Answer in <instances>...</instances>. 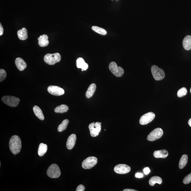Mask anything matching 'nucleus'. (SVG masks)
<instances>
[{
  "instance_id": "obj_26",
  "label": "nucleus",
  "mask_w": 191,
  "mask_h": 191,
  "mask_svg": "<svg viewBox=\"0 0 191 191\" xmlns=\"http://www.w3.org/2000/svg\"><path fill=\"white\" fill-rule=\"evenodd\" d=\"M69 123V121L68 119H66L63 120L62 123L58 126L57 129L58 131L61 132L67 129Z\"/></svg>"
},
{
  "instance_id": "obj_6",
  "label": "nucleus",
  "mask_w": 191,
  "mask_h": 191,
  "mask_svg": "<svg viewBox=\"0 0 191 191\" xmlns=\"http://www.w3.org/2000/svg\"><path fill=\"white\" fill-rule=\"evenodd\" d=\"M101 124L100 122H97L95 123L93 122L88 126L90 135L92 137H97L99 135L101 130Z\"/></svg>"
},
{
  "instance_id": "obj_31",
  "label": "nucleus",
  "mask_w": 191,
  "mask_h": 191,
  "mask_svg": "<svg viewBox=\"0 0 191 191\" xmlns=\"http://www.w3.org/2000/svg\"><path fill=\"white\" fill-rule=\"evenodd\" d=\"M85 187L84 185H80L76 189V191H84L85 190Z\"/></svg>"
},
{
  "instance_id": "obj_25",
  "label": "nucleus",
  "mask_w": 191,
  "mask_h": 191,
  "mask_svg": "<svg viewBox=\"0 0 191 191\" xmlns=\"http://www.w3.org/2000/svg\"><path fill=\"white\" fill-rule=\"evenodd\" d=\"M188 157L187 155H183L182 156L179 164V167L180 169H183L186 165L187 163Z\"/></svg>"
},
{
  "instance_id": "obj_27",
  "label": "nucleus",
  "mask_w": 191,
  "mask_h": 191,
  "mask_svg": "<svg viewBox=\"0 0 191 191\" xmlns=\"http://www.w3.org/2000/svg\"><path fill=\"white\" fill-rule=\"evenodd\" d=\"M92 29L95 32L100 34L105 35L107 34V32L105 29L98 26H93L92 27Z\"/></svg>"
},
{
  "instance_id": "obj_9",
  "label": "nucleus",
  "mask_w": 191,
  "mask_h": 191,
  "mask_svg": "<svg viewBox=\"0 0 191 191\" xmlns=\"http://www.w3.org/2000/svg\"><path fill=\"white\" fill-rule=\"evenodd\" d=\"M163 134V131L160 128L154 129L149 134L147 139L150 141H153L158 139L162 137Z\"/></svg>"
},
{
  "instance_id": "obj_33",
  "label": "nucleus",
  "mask_w": 191,
  "mask_h": 191,
  "mask_svg": "<svg viewBox=\"0 0 191 191\" xmlns=\"http://www.w3.org/2000/svg\"><path fill=\"white\" fill-rule=\"evenodd\" d=\"M135 177L139 178H142L143 177V175L142 173H137L135 174Z\"/></svg>"
},
{
  "instance_id": "obj_22",
  "label": "nucleus",
  "mask_w": 191,
  "mask_h": 191,
  "mask_svg": "<svg viewBox=\"0 0 191 191\" xmlns=\"http://www.w3.org/2000/svg\"><path fill=\"white\" fill-rule=\"evenodd\" d=\"M47 150V145L43 143H40L38 149V154L40 157H42L45 154Z\"/></svg>"
},
{
  "instance_id": "obj_37",
  "label": "nucleus",
  "mask_w": 191,
  "mask_h": 191,
  "mask_svg": "<svg viewBox=\"0 0 191 191\" xmlns=\"http://www.w3.org/2000/svg\"><path fill=\"white\" fill-rule=\"evenodd\" d=\"M190 93H191V88H190Z\"/></svg>"
},
{
  "instance_id": "obj_20",
  "label": "nucleus",
  "mask_w": 191,
  "mask_h": 191,
  "mask_svg": "<svg viewBox=\"0 0 191 191\" xmlns=\"http://www.w3.org/2000/svg\"><path fill=\"white\" fill-rule=\"evenodd\" d=\"M17 35L19 39L22 40L27 39L28 38L27 30L25 28H23L22 29L19 30Z\"/></svg>"
},
{
  "instance_id": "obj_15",
  "label": "nucleus",
  "mask_w": 191,
  "mask_h": 191,
  "mask_svg": "<svg viewBox=\"0 0 191 191\" xmlns=\"http://www.w3.org/2000/svg\"><path fill=\"white\" fill-rule=\"evenodd\" d=\"M48 38L47 35H40L38 38L39 45L42 47H47L49 44Z\"/></svg>"
},
{
  "instance_id": "obj_12",
  "label": "nucleus",
  "mask_w": 191,
  "mask_h": 191,
  "mask_svg": "<svg viewBox=\"0 0 191 191\" xmlns=\"http://www.w3.org/2000/svg\"><path fill=\"white\" fill-rule=\"evenodd\" d=\"M47 91L51 95L55 96H60L65 93V91L62 88L56 86H50L47 88Z\"/></svg>"
},
{
  "instance_id": "obj_29",
  "label": "nucleus",
  "mask_w": 191,
  "mask_h": 191,
  "mask_svg": "<svg viewBox=\"0 0 191 191\" xmlns=\"http://www.w3.org/2000/svg\"><path fill=\"white\" fill-rule=\"evenodd\" d=\"M6 77V71L3 69L0 70V81L1 82L4 80Z\"/></svg>"
},
{
  "instance_id": "obj_2",
  "label": "nucleus",
  "mask_w": 191,
  "mask_h": 191,
  "mask_svg": "<svg viewBox=\"0 0 191 191\" xmlns=\"http://www.w3.org/2000/svg\"><path fill=\"white\" fill-rule=\"evenodd\" d=\"M61 55L58 53L46 54L44 58V61L49 65H54L61 60Z\"/></svg>"
},
{
  "instance_id": "obj_30",
  "label": "nucleus",
  "mask_w": 191,
  "mask_h": 191,
  "mask_svg": "<svg viewBox=\"0 0 191 191\" xmlns=\"http://www.w3.org/2000/svg\"><path fill=\"white\" fill-rule=\"evenodd\" d=\"M191 182V173L187 175L184 178L183 180V183L185 185L188 184Z\"/></svg>"
},
{
  "instance_id": "obj_34",
  "label": "nucleus",
  "mask_w": 191,
  "mask_h": 191,
  "mask_svg": "<svg viewBox=\"0 0 191 191\" xmlns=\"http://www.w3.org/2000/svg\"><path fill=\"white\" fill-rule=\"evenodd\" d=\"M4 33V29L2 26L1 24H0V35H2Z\"/></svg>"
},
{
  "instance_id": "obj_17",
  "label": "nucleus",
  "mask_w": 191,
  "mask_h": 191,
  "mask_svg": "<svg viewBox=\"0 0 191 191\" xmlns=\"http://www.w3.org/2000/svg\"><path fill=\"white\" fill-rule=\"evenodd\" d=\"M169 153L166 150H157L154 152L153 155L156 158H165L168 156Z\"/></svg>"
},
{
  "instance_id": "obj_28",
  "label": "nucleus",
  "mask_w": 191,
  "mask_h": 191,
  "mask_svg": "<svg viewBox=\"0 0 191 191\" xmlns=\"http://www.w3.org/2000/svg\"><path fill=\"white\" fill-rule=\"evenodd\" d=\"M187 88L183 87L178 90L177 92V96L179 97H183L187 95Z\"/></svg>"
},
{
  "instance_id": "obj_11",
  "label": "nucleus",
  "mask_w": 191,
  "mask_h": 191,
  "mask_svg": "<svg viewBox=\"0 0 191 191\" xmlns=\"http://www.w3.org/2000/svg\"><path fill=\"white\" fill-rule=\"evenodd\" d=\"M130 171L131 167L126 164H118L114 168L115 172L119 174H126L130 172Z\"/></svg>"
},
{
  "instance_id": "obj_21",
  "label": "nucleus",
  "mask_w": 191,
  "mask_h": 191,
  "mask_svg": "<svg viewBox=\"0 0 191 191\" xmlns=\"http://www.w3.org/2000/svg\"><path fill=\"white\" fill-rule=\"evenodd\" d=\"M33 111L34 114L39 119L43 120L44 119V117L41 109L38 106H35L33 107Z\"/></svg>"
},
{
  "instance_id": "obj_32",
  "label": "nucleus",
  "mask_w": 191,
  "mask_h": 191,
  "mask_svg": "<svg viewBox=\"0 0 191 191\" xmlns=\"http://www.w3.org/2000/svg\"><path fill=\"white\" fill-rule=\"evenodd\" d=\"M143 172H144V174L145 175H148L149 174L150 172V169L149 168L146 167L144 169H143Z\"/></svg>"
},
{
  "instance_id": "obj_10",
  "label": "nucleus",
  "mask_w": 191,
  "mask_h": 191,
  "mask_svg": "<svg viewBox=\"0 0 191 191\" xmlns=\"http://www.w3.org/2000/svg\"><path fill=\"white\" fill-rule=\"evenodd\" d=\"M155 117L154 113L152 112L146 113L143 115L140 118V124L141 125L148 124L153 121Z\"/></svg>"
},
{
  "instance_id": "obj_13",
  "label": "nucleus",
  "mask_w": 191,
  "mask_h": 191,
  "mask_svg": "<svg viewBox=\"0 0 191 191\" xmlns=\"http://www.w3.org/2000/svg\"><path fill=\"white\" fill-rule=\"evenodd\" d=\"M77 137L75 134H72L69 136L67 139L66 146L67 148L69 150H71L75 146Z\"/></svg>"
},
{
  "instance_id": "obj_19",
  "label": "nucleus",
  "mask_w": 191,
  "mask_h": 191,
  "mask_svg": "<svg viewBox=\"0 0 191 191\" xmlns=\"http://www.w3.org/2000/svg\"><path fill=\"white\" fill-rule=\"evenodd\" d=\"M96 86L95 84H92L88 87L86 93V97L87 98H91L94 94L96 90Z\"/></svg>"
},
{
  "instance_id": "obj_38",
  "label": "nucleus",
  "mask_w": 191,
  "mask_h": 191,
  "mask_svg": "<svg viewBox=\"0 0 191 191\" xmlns=\"http://www.w3.org/2000/svg\"><path fill=\"white\" fill-rule=\"evenodd\" d=\"M112 1H113V0H112Z\"/></svg>"
},
{
  "instance_id": "obj_1",
  "label": "nucleus",
  "mask_w": 191,
  "mask_h": 191,
  "mask_svg": "<svg viewBox=\"0 0 191 191\" xmlns=\"http://www.w3.org/2000/svg\"><path fill=\"white\" fill-rule=\"evenodd\" d=\"M22 147L21 140L18 136L14 135L11 138L9 141V148L11 152L14 155L20 152Z\"/></svg>"
},
{
  "instance_id": "obj_4",
  "label": "nucleus",
  "mask_w": 191,
  "mask_h": 191,
  "mask_svg": "<svg viewBox=\"0 0 191 191\" xmlns=\"http://www.w3.org/2000/svg\"><path fill=\"white\" fill-rule=\"evenodd\" d=\"M4 103L10 107H17L20 102V100L17 97L10 95H5L1 99Z\"/></svg>"
},
{
  "instance_id": "obj_18",
  "label": "nucleus",
  "mask_w": 191,
  "mask_h": 191,
  "mask_svg": "<svg viewBox=\"0 0 191 191\" xmlns=\"http://www.w3.org/2000/svg\"><path fill=\"white\" fill-rule=\"evenodd\" d=\"M183 45L186 50H189L191 49V36L187 35L185 37L183 41Z\"/></svg>"
},
{
  "instance_id": "obj_16",
  "label": "nucleus",
  "mask_w": 191,
  "mask_h": 191,
  "mask_svg": "<svg viewBox=\"0 0 191 191\" xmlns=\"http://www.w3.org/2000/svg\"><path fill=\"white\" fill-rule=\"evenodd\" d=\"M76 65L78 68H81L84 70H86L88 68V64L81 57L78 58L77 59L76 61Z\"/></svg>"
},
{
  "instance_id": "obj_14",
  "label": "nucleus",
  "mask_w": 191,
  "mask_h": 191,
  "mask_svg": "<svg viewBox=\"0 0 191 191\" xmlns=\"http://www.w3.org/2000/svg\"><path fill=\"white\" fill-rule=\"evenodd\" d=\"M15 63L16 66L18 70L22 71L24 70V69L26 68L27 65L26 63L24 61V60L22 58L18 57L16 58L15 61Z\"/></svg>"
},
{
  "instance_id": "obj_3",
  "label": "nucleus",
  "mask_w": 191,
  "mask_h": 191,
  "mask_svg": "<svg viewBox=\"0 0 191 191\" xmlns=\"http://www.w3.org/2000/svg\"><path fill=\"white\" fill-rule=\"evenodd\" d=\"M47 174L49 177L56 178L59 177L61 172L58 166L56 164H52L49 166L47 171Z\"/></svg>"
},
{
  "instance_id": "obj_7",
  "label": "nucleus",
  "mask_w": 191,
  "mask_h": 191,
  "mask_svg": "<svg viewBox=\"0 0 191 191\" xmlns=\"http://www.w3.org/2000/svg\"><path fill=\"white\" fill-rule=\"evenodd\" d=\"M109 68L111 72L116 77H121L124 73L123 69L121 67L118 66L114 62H111L109 64Z\"/></svg>"
},
{
  "instance_id": "obj_35",
  "label": "nucleus",
  "mask_w": 191,
  "mask_h": 191,
  "mask_svg": "<svg viewBox=\"0 0 191 191\" xmlns=\"http://www.w3.org/2000/svg\"><path fill=\"white\" fill-rule=\"evenodd\" d=\"M123 191H137V190H134V189H124V190Z\"/></svg>"
},
{
  "instance_id": "obj_5",
  "label": "nucleus",
  "mask_w": 191,
  "mask_h": 191,
  "mask_svg": "<svg viewBox=\"0 0 191 191\" xmlns=\"http://www.w3.org/2000/svg\"><path fill=\"white\" fill-rule=\"evenodd\" d=\"M152 75L155 80H161L164 79L165 77V74L163 70L159 68L156 65H153L151 68Z\"/></svg>"
},
{
  "instance_id": "obj_23",
  "label": "nucleus",
  "mask_w": 191,
  "mask_h": 191,
  "mask_svg": "<svg viewBox=\"0 0 191 191\" xmlns=\"http://www.w3.org/2000/svg\"><path fill=\"white\" fill-rule=\"evenodd\" d=\"M69 108L68 106L65 104H61L59 106H57L54 109L55 112L56 113H63L67 112L68 111Z\"/></svg>"
},
{
  "instance_id": "obj_36",
  "label": "nucleus",
  "mask_w": 191,
  "mask_h": 191,
  "mask_svg": "<svg viewBox=\"0 0 191 191\" xmlns=\"http://www.w3.org/2000/svg\"><path fill=\"white\" fill-rule=\"evenodd\" d=\"M188 124L190 127H191V118L189 120L188 122Z\"/></svg>"
},
{
  "instance_id": "obj_8",
  "label": "nucleus",
  "mask_w": 191,
  "mask_h": 191,
  "mask_svg": "<svg viewBox=\"0 0 191 191\" xmlns=\"http://www.w3.org/2000/svg\"><path fill=\"white\" fill-rule=\"evenodd\" d=\"M98 160L96 157H88L83 161L82 167L85 169H89L95 166L97 164Z\"/></svg>"
},
{
  "instance_id": "obj_24",
  "label": "nucleus",
  "mask_w": 191,
  "mask_h": 191,
  "mask_svg": "<svg viewBox=\"0 0 191 191\" xmlns=\"http://www.w3.org/2000/svg\"><path fill=\"white\" fill-rule=\"evenodd\" d=\"M162 178L158 176H154L150 178L149 180V185L153 186L156 183L161 185L162 183Z\"/></svg>"
}]
</instances>
